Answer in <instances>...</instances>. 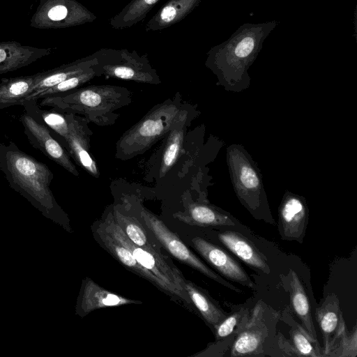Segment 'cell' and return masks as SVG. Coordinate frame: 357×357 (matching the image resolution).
Instances as JSON below:
<instances>
[{
    "label": "cell",
    "instance_id": "cell-22",
    "mask_svg": "<svg viewBox=\"0 0 357 357\" xmlns=\"http://www.w3.org/2000/svg\"><path fill=\"white\" fill-rule=\"evenodd\" d=\"M38 75L4 79L0 83V109L21 105L35 84Z\"/></svg>",
    "mask_w": 357,
    "mask_h": 357
},
{
    "label": "cell",
    "instance_id": "cell-21",
    "mask_svg": "<svg viewBox=\"0 0 357 357\" xmlns=\"http://www.w3.org/2000/svg\"><path fill=\"white\" fill-rule=\"evenodd\" d=\"M25 112L33 118L37 122L46 126L54 137L57 136L64 146V140L68 133V122L66 113L56 111L43 109L38 104V101L24 100L22 102Z\"/></svg>",
    "mask_w": 357,
    "mask_h": 357
},
{
    "label": "cell",
    "instance_id": "cell-30",
    "mask_svg": "<svg viewBox=\"0 0 357 357\" xmlns=\"http://www.w3.org/2000/svg\"><path fill=\"white\" fill-rule=\"evenodd\" d=\"M291 334L294 345L299 355L307 356H321L317 353L318 347H314L313 344L317 343V340L312 339L307 332L298 328H293Z\"/></svg>",
    "mask_w": 357,
    "mask_h": 357
},
{
    "label": "cell",
    "instance_id": "cell-4",
    "mask_svg": "<svg viewBox=\"0 0 357 357\" xmlns=\"http://www.w3.org/2000/svg\"><path fill=\"white\" fill-rule=\"evenodd\" d=\"M190 109L183 107L180 97L156 105L121 135L116 144L115 157L128 160L143 154L183 119L199 115V112L190 114Z\"/></svg>",
    "mask_w": 357,
    "mask_h": 357
},
{
    "label": "cell",
    "instance_id": "cell-9",
    "mask_svg": "<svg viewBox=\"0 0 357 357\" xmlns=\"http://www.w3.org/2000/svg\"><path fill=\"white\" fill-rule=\"evenodd\" d=\"M94 234L100 244L126 268L146 279L167 295L183 300L188 305L191 304L188 296L172 287L150 271L142 266L130 251L111 236L100 222Z\"/></svg>",
    "mask_w": 357,
    "mask_h": 357
},
{
    "label": "cell",
    "instance_id": "cell-6",
    "mask_svg": "<svg viewBox=\"0 0 357 357\" xmlns=\"http://www.w3.org/2000/svg\"><path fill=\"white\" fill-rule=\"evenodd\" d=\"M98 63L93 66L96 75L139 83L159 84L160 78L150 64L146 54L126 49H102L95 53Z\"/></svg>",
    "mask_w": 357,
    "mask_h": 357
},
{
    "label": "cell",
    "instance_id": "cell-17",
    "mask_svg": "<svg viewBox=\"0 0 357 357\" xmlns=\"http://www.w3.org/2000/svg\"><path fill=\"white\" fill-rule=\"evenodd\" d=\"M316 318L324 338V352L328 355L345 328L338 300L335 296L328 297L320 307L317 308Z\"/></svg>",
    "mask_w": 357,
    "mask_h": 357
},
{
    "label": "cell",
    "instance_id": "cell-13",
    "mask_svg": "<svg viewBox=\"0 0 357 357\" xmlns=\"http://www.w3.org/2000/svg\"><path fill=\"white\" fill-rule=\"evenodd\" d=\"M191 241L195 250L220 274L242 285L255 287L243 267L224 250L201 237H195Z\"/></svg>",
    "mask_w": 357,
    "mask_h": 357
},
{
    "label": "cell",
    "instance_id": "cell-20",
    "mask_svg": "<svg viewBox=\"0 0 357 357\" xmlns=\"http://www.w3.org/2000/svg\"><path fill=\"white\" fill-rule=\"evenodd\" d=\"M183 288L190 302L197 308L206 322L213 329L228 316L203 289L192 282L184 279Z\"/></svg>",
    "mask_w": 357,
    "mask_h": 357
},
{
    "label": "cell",
    "instance_id": "cell-25",
    "mask_svg": "<svg viewBox=\"0 0 357 357\" xmlns=\"http://www.w3.org/2000/svg\"><path fill=\"white\" fill-rule=\"evenodd\" d=\"M113 215L118 225L135 245L159 257H165L158 245L149 240L145 229L137 220L125 215L117 210L114 211Z\"/></svg>",
    "mask_w": 357,
    "mask_h": 357
},
{
    "label": "cell",
    "instance_id": "cell-3",
    "mask_svg": "<svg viewBox=\"0 0 357 357\" xmlns=\"http://www.w3.org/2000/svg\"><path fill=\"white\" fill-rule=\"evenodd\" d=\"M132 93L127 88L102 84L79 87L66 93L40 99L41 107L84 117L99 126L114 124L119 117L115 111L130 105Z\"/></svg>",
    "mask_w": 357,
    "mask_h": 357
},
{
    "label": "cell",
    "instance_id": "cell-5",
    "mask_svg": "<svg viewBox=\"0 0 357 357\" xmlns=\"http://www.w3.org/2000/svg\"><path fill=\"white\" fill-rule=\"evenodd\" d=\"M226 160L235 194L255 218L271 220L263 178L257 163L245 148L231 144L226 150Z\"/></svg>",
    "mask_w": 357,
    "mask_h": 357
},
{
    "label": "cell",
    "instance_id": "cell-19",
    "mask_svg": "<svg viewBox=\"0 0 357 357\" xmlns=\"http://www.w3.org/2000/svg\"><path fill=\"white\" fill-rule=\"evenodd\" d=\"M202 0H169L149 20L146 31L168 28L184 19L197 7Z\"/></svg>",
    "mask_w": 357,
    "mask_h": 357
},
{
    "label": "cell",
    "instance_id": "cell-11",
    "mask_svg": "<svg viewBox=\"0 0 357 357\" xmlns=\"http://www.w3.org/2000/svg\"><path fill=\"white\" fill-rule=\"evenodd\" d=\"M68 122V133L63 147L76 163L91 176H100L98 165L90 151V138L93 135L89 121L83 116L66 113Z\"/></svg>",
    "mask_w": 357,
    "mask_h": 357
},
{
    "label": "cell",
    "instance_id": "cell-16",
    "mask_svg": "<svg viewBox=\"0 0 357 357\" xmlns=\"http://www.w3.org/2000/svg\"><path fill=\"white\" fill-rule=\"evenodd\" d=\"M218 238L230 251L248 266L267 274L270 273L267 259L247 238L231 231L219 233Z\"/></svg>",
    "mask_w": 357,
    "mask_h": 357
},
{
    "label": "cell",
    "instance_id": "cell-29",
    "mask_svg": "<svg viewBox=\"0 0 357 357\" xmlns=\"http://www.w3.org/2000/svg\"><path fill=\"white\" fill-rule=\"evenodd\" d=\"M246 313V310L241 309L230 315L228 314L226 318L214 328L213 331L216 340H221L236 333L237 328L236 327L243 322Z\"/></svg>",
    "mask_w": 357,
    "mask_h": 357
},
{
    "label": "cell",
    "instance_id": "cell-2",
    "mask_svg": "<svg viewBox=\"0 0 357 357\" xmlns=\"http://www.w3.org/2000/svg\"><path fill=\"white\" fill-rule=\"evenodd\" d=\"M278 24L277 21L245 23L226 41L213 47L205 65L216 76L217 85L233 93L248 89L251 84L248 70Z\"/></svg>",
    "mask_w": 357,
    "mask_h": 357
},
{
    "label": "cell",
    "instance_id": "cell-18",
    "mask_svg": "<svg viewBox=\"0 0 357 357\" xmlns=\"http://www.w3.org/2000/svg\"><path fill=\"white\" fill-rule=\"evenodd\" d=\"M97 63L98 60L93 54L47 74L38 75L35 84L23 101L31 100L38 93L83 73Z\"/></svg>",
    "mask_w": 357,
    "mask_h": 357
},
{
    "label": "cell",
    "instance_id": "cell-15",
    "mask_svg": "<svg viewBox=\"0 0 357 357\" xmlns=\"http://www.w3.org/2000/svg\"><path fill=\"white\" fill-rule=\"evenodd\" d=\"M174 216L180 221L196 226H234L236 220L228 212L208 202L189 203L183 212Z\"/></svg>",
    "mask_w": 357,
    "mask_h": 357
},
{
    "label": "cell",
    "instance_id": "cell-28",
    "mask_svg": "<svg viewBox=\"0 0 357 357\" xmlns=\"http://www.w3.org/2000/svg\"><path fill=\"white\" fill-rule=\"evenodd\" d=\"M94 77H97V75L93 66L86 71L75 75L54 86L38 93L31 100L38 101L47 96L66 93L82 86Z\"/></svg>",
    "mask_w": 357,
    "mask_h": 357
},
{
    "label": "cell",
    "instance_id": "cell-32",
    "mask_svg": "<svg viewBox=\"0 0 357 357\" xmlns=\"http://www.w3.org/2000/svg\"><path fill=\"white\" fill-rule=\"evenodd\" d=\"M68 9L66 6L57 5L52 7L48 12V17L53 21H61L66 18Z\"/></svg>",
    "mask_w": 357,
    "mask_h": 357
},
{
    "label": "cell",
    "instance_id": "cell-31",
    "mask_svg": "<svg viewBox=\"0 0 357 357\" xmlns=\"http://www.w3.org/2000/svg\"><path fill=\"white\" fill-rule=\"evenodd\" d=\"M341 337V356H356V329L354 330L351 335H347L345 332V328L340 333Z\"/></svg>",
    "mask_w": 357,
    "mask_h": 357
},
{
    "label": "cell",
    "instance_id": "cell-23",
    "mask_svg": "<svg viewBox=\"0 0 357 357\" xmlns=\"http://www.w3.org/2000/svg\"><path fill=\"white\" fill-rule=\"evenodd\" d=\"M290 296L293 309L301 321L307 333L312 339L317 340L316 331L312 319L308 298L296 273L290 270Z\"/></svg>",
    "mask_w": 357,
    "mask_h": 357
},
{
    "label": "cell",
    "instance_id": "cell-26",
    "mask_svg": "<svg viewBox=\"0 0 357 357\" xmlns=\"http://www.w3.org/2000/svg\"><path fill=\"white\" fill-rule=\"evenodd\" d=\"M159 1L131 0L121 11L109 20V24L116 29L130 28L144 20Z\"/></svg>",
    "mask_w": 357,
    "mask_h": 357
},
{
    "label": "cell",
    "instance_id": "cell-14",
    "mask_svg": "<svg viewBox=\"0 0 357 357\" xmlns=\"http://www.w3.org/2000/svg\"><path fill=\"white\" fill-rule=\"evenodd\" d=\"M141 303L140 301L130 299L107 290L92 279L86 278L82 281L75 306V313L83 317L100 308Z\"/></svg>",
    "mask_w": 357,
    "mask_h": 357
},
{
    "label": "cell",
    "instance_id": "cell-1",
    "mask_svg": "<svg viewBox=\"0 0 357 357\" xmlns=\"http://www.w3.org/2000/svg\"><path fill=\"white\" fill-rule=\"evenodd\" d=\"M0 170L12 189L44 217L70 231L68 215L51 190L54 174L46 164L20 150L15 142H8L0 143Z\"/></svg>",
    "mask_w": 357,
    "mask_h": 357
},
{
    "label": "cell",
    "instance_id": "cell-7",
    "mask_svg": "<svg viewBox=\"0 0 357 357\" xmlns=\"http://www.w3.org/2000/svg\"><path fill=\"white\" fill-rule=\"evenodd\" d=\"M100 223L111 236L130 251L142 266L172 287L188 296L183 288L185 278L176 267L172 264H170L166 258L159 257L135 245L118 225L112 211H109L105 220Z\"/></svg>",
    "mask_w": 357,
    "mask_h": 357
},
{
    "label": "cell",
    "instance_id": "cell-27",
    "mask_svg": "<svg viewBox=\"0 0 357 357\" xmlns=\"http://www.w3.org/2000/svg\"><path fill=\"white\" fill-rule=\"evenodd\" d=\"M262 345V335L257 331L245 329L236 335L231 349V356L257 355Z\"/></svg>",
    "mask_w": 357,
    "mask_h": 357
},
{
    "label": "cell",
    "instance_id": "cell-24",
    "mask_svg": "<svg viewBox=\"0 0 357 357\" xmlns=\"http://www.w3.org/2000/svg\"><path fill=\"white\" fill-rule=\"evenodd\" d=\"M192 119H183L167 135L159 169L160 176H165L177 162L183 149L185 130Z\"/></svg>",
    "mask_w": 357,
    "mask_h": 357
},
{
    "label": "cell",
    "instance_id": "cell-8",
    "mask_svg": "<svg viewBox=\"0 0 357 357\" xmlns=\"http://www.w3.org/2000/svg\"><path fill=\"white\" fill-rule=\"evenodd\" d=\"M140 216L145 226L151 231L162 246L174 258L220 284L234 291L241 292L239 289L231 284L206 266L188 248L176 234L171 231L156 215L142 207L140 211Z\"/></svg>",
    "mask_w": 357,
    "mask_h": 357
},
{
    "label": "cell",
    "instance_id": "cell-10",
    "mask_svg": "<svg viewBox=\"0 0 357 357\" xmlns=\"http://www.w3.org/2000/svg\"><path fill=\"white\" fill-rule=\"evenodd\" d=\"M30 144L75 176L79 172L66 149L54 137L50 130L27 113L20 118Z\"/></svg>",
    "mask_w": 357,
    "mask_h": 357
},
{
    "label": "cell",
    "instance_id": "cell-12",
    "mask_svg": "<svg viewBox=\"0 0 357 357\" xmlns=\"http://www.w3.org/2000/svg\"><path fill=\"white\" fill-rule=\"evenodd\" d=\"M278 211L282 238L301 242L308 219V207L305 197L286 190Z\"/></svg>",
    "mask_w": 357,
    "mask_h": 357
}]
</instances>
